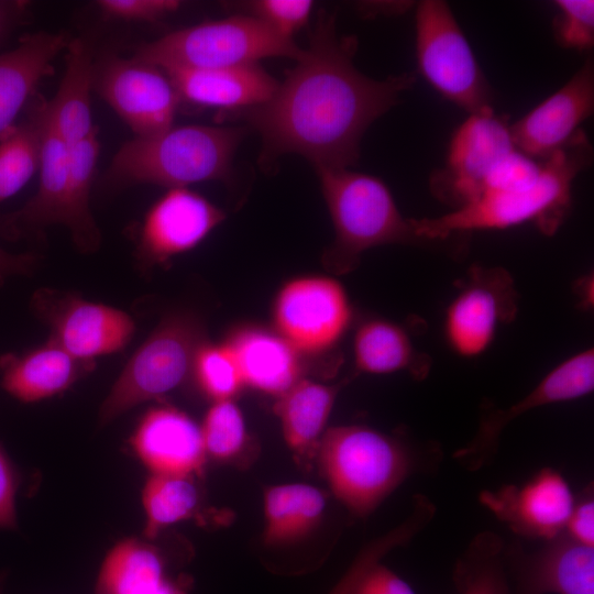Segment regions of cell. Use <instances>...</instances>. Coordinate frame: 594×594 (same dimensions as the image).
<instances>
[{"label": "cell", "instance_id": "cell-26", "mask_svg": "<svg viewBox=\"0 0 594 594\" xmlns=\"http://www.w3.org/2000/svg\"><path fill=\"white\" fill-rule=\"evenodd\" d=\"M95 75L91 45L84 38L70 40L59 87L52 100L41 102L46 121L67 145L84 140L97 129L90 106Z\"/></svg>", "mask_w": 594, "mask_h": 594}, {"label": "cell", "instance_id": "cell-12", "mask_svg": "<svg viewBox=\"0 0 594 594\" xmlns=\"http://www.w3.org/2000/svg\"><path fill=\"white\" fill-rule=\"evenodd\" d=\"M517 310L518 294L509 273L473 266L447 308L446 340L460 356L481 355L493 343L498 328L510 322Z\"/></svg>", "mask_w": 594, "mask_h": 594}, {"label": "cell", "instance_id": "cell-19", "mask_svg": "<svg viewBox=\"0 0 594 594\" xmlns=\"http://www.w3.org/2000/svg\"><path fill=\"white\" fill-rule=\"evenodd\" d=\"M131 446L151 474L199 476L207 461L200 425L172 406L150 409Z\"/></svg>", "mask_w": 594, "mask_h": 594}, {"label": "cell", "instance_id": "cell-31", "mask_svg": "<svg viewBox=\"0 0 594 594\" xmlns=\"http://www.w3.org/2000/svg\"><path fill=\"white\" fill-rule=\"evenodd\" d=\"M506 542L496 532L475 535L458 558L453 583L459 594H510Z\"/></svg>", "mask_w": 594, "mask_h": 594}, {"label": "cell", "instance_id": "cell-6", "mask_svg": "<svg viewBox=\"0 0 594 594\" xmlns=\"http://www.w3.org/2000/svg\"><path fill=\"white\" fill-rule=\"evenodd\" d=\"M304 51L260 20L239 14L168 33L141 45L133 57L161 69H215L256 64L268 57L298 61Z\"/></svg>", "mask_w": 594, "mask_h": 594}, {"label": "cell", "instance_id": "cell-33", "mask_svg": "<svg viewBox=\"0 0 594 594\" xmlns=\"http://www.w3.org/2000/svg\"><path fill=\"white\" fill-rule=\"evenodd\" d=\"M436 513L437 507L428 497L414 496L406 518L364 544L328 594H350L370 568L381 562L393 550L410 543L428 527Z\"/></svg>", "mask_w": 594, "mask_h": 594}, {"label": "cell", "instance_id": "cell-20", "mask_svg": "<svg viewBox=\"0 0 594 594\" xmlns=\"http://www.w3.org/2000/svg\"><path fill=\"white\" fill-rule=\"evenodd\" d=\"M163 70L180 101L230 111L244 110L267 101L279 84L258 63L230 68Z\"/></svg>", "mask_w": 594, "mask_h": 594}, {"label": "cell", "instance_id": "cell-29", "mask_svg": "<svg viewBox=\"0 0 594 594\" xmlns=\"http://www.w3.org/2000/svg\"><path fill=\"white\" fill-rule=\"evenodd\" d=\"M168 579L162 553L152 544L129 538L106 556L96 594H144Z\"/></svg>", "mask_w": 594, "mask_h": 594}, {"label": "cell", "instance_id": "cell-18", "mask_svg": "<svg viewBox=\"0 0 594 594\" xmlns=\"http://www.w3.org/2000/svg\"><path fill=\"white\" fill-rule=\"evenodd\" d=\"M224 219L226 213L200 194L169 188L144 218L140 255L151 265L164 263L197 246Z\"/></svg>", "mask_w": 594, "mask_h": 594}, {"label": "cell", "instance_id": "cell-16", "mask_svg": "<svg viewBox=\"0 0 594 594\" xmlns=\"http://www.w3.org/2000/svg\"><path fill=\"white\" fill-rule=\"evenodd\" d=\"M594 111V63L582 67L557 91L509 124L514 146L539 162L563 148Z\"/></svg>", "mask_w": 594, "mask_h": 594}, {"label": "cell", "instance_id": "cell-32", "mask_svg": "<svg viewBox=\"0 0 594 594\" xmlns=\"http://www.w3.org/2000/svg\"><path fill=\"white\" fill-rule=\"evenodd\" d=\"M191 475L151 474L142 491L144 537L155 539L170 525L190 519L201 505L200 490Z\"/></svg>", "mask_w": 594, "mask_h": 594}, {"label": "cell", "instance_id": "cell-17", "mask_svg": "<svg viewBox=\"0 0 594 594\" xmlns=\"http://www.w3.org/2000/svg\"><path fill=\"white\" fill-rule=\"evenodd\" d=\"M534 551L505 550L510 594H594V547L565 534Z\"/></svg>", "mask_w": 594, "mask_h": 594}, {"label": "cell", "instance_id": "cell-36", "mask_svg": "<svg viewBox=\"0 0 594 594\" xmlns=\"http://www.w3.org/2000/svg\"><path fill=\"white\" fill-rule=\"evenodd\" d=\"M201 391L213 402L234 399L244 386L234 355L226 343H202L193 367Z\"/></svg>", "mask_w": 594, "mask_h": 594}, {"label": "cell", "instance_id": "cell-3", "mask_svg": "<svg viewBox=\"0 0 594 594\" xmlns=\"http://www.w3.org/2000/svg\"><path fill=\"white\" fill-rule=\"evenodd\" d=\"M592 161L593 148L581 130L563 148L542 161L540 176L530 187L485 194L443 216L415 219L417 233L441 245L476 230H502L525 223L553 234L569 215L573 180Z\"/></svg>", "mask_w": 594, "mask_h": 594}, {"label": "cell", "instance_id": "cell-24", "mask_svg": "<svg viewBox=\"0 0 594 594\" xmlns=\"http://www.w3.org/2000/svg\"><path fill=\"white\" fill-rule=\"evenodd\" d=\"M2 386L13 397L33 403L57 395L92 367V362L78 360L50 339L20 356L11 355L1 362Z\"/></svg>", "mask_w": 594, "mask_h": 594}, {"label": "cell", "instance_id": "cell-39", "mask_svg": "<svg viewBox=\"0 0 594 594\" xmlns=\"http://www.w3.org/2000/svg\"><path fill=\"white\" fill-rule=\"evenodd\" d=\"M541 168L542 162L527 156L515 147L493 166L485 179L482 195L530 187L539 178Z\"/></svg>", "mask_w": 594, "mask_h": 594}, {"label": "cell", "instance_id": "cell-47", "mask_svg": "<svg viewBox=\"0 0 594 594\" xmlns=\"http://www.w3.org/2000/svg\"><path fill=\"white\" fill-rule=\"evenodd\" d=\"M575 292L579 304L584 308H590L593 305V278L590 276L582 277L575 285Z\"/></svg>", "mask_w": 594, "mask_h": 594}, {"label": "cell", "instance_id": "cell-34", "mask_svg": "<svg viewBox=\"0 0 594 594\" xmlns=\"http://www.w3.org/2000/svg\"><path fill=\"white\" fill-rule=\"evenodd\" d=\"M200 428L207 459L235 465L252 461V439L234 399L213 402Z\"/></svg>", "mask_w": 594, "mask_h": 594}, {"label": "cell", "instance_id": "cell-22", "mask_svg": "<svg viewBox=\"0 0 594 594\" xmlns=\"http://www.w3.org/2000/svg\"><path fill=\"white\" fill-rule=\"evenodd\" d=\"M343 384L327 385L304 377L276 397L273 411L279 420L284 440L296 463L306 470L316 460L320 440Z\"/></svg>", "mask_w": 594, "mask_h": 594}, {"label": "cell", "instance_id": "cell-11", "mask_svg": "<svg viewBox=\"0 0 594 594\" xmlns=\"http://www.w3.org/2000/svg\"><path fill=\"white\" fill-rule=\"evenodd\" d=\"M594 388V350L580 351L549 371L519 400L505 408H491L480 417L474 436L452 454L469 472L490 465L499 450L502 433L518 417L532 409L582 398Z\"/></svg>", "mask_w": 594, "mask_h": 594}, {"label": "cell", "instance_id": "cell-42", "mask_svg": "<svg viewBox=\"0 0 594 594\" xmlns=\"http://www.w3.org/2000/svg\"><path fill=\"white\" fill-rule=\"evenodd\" d=\"M19 482V474L0 444V529L18 527L15 495Z\"/></svg>", "mask_w": 594, "mask_h": 594}, {"label": "cell", "instance_id": "cell-35", "mask_svg": "<svg viewBox=\"0 0 594 594\" xmlns=\"http://www.w3.org/2000/svg\"><path fill=\"white\" fill-rule=\"evenodd\" d=\"M42 131L37 113L0 140V204L15 195L40 167Z\"/></svg>", "mask_w": 594, "mask_h": 594}, {"label": "cell", "instance_id": "cell-13", "mask_svg": "<svg viewBox=\"0 0 594 594\" xmlns=\"http://www.w3.org/2000/svg\"><path fill=\"white\" fill-rule=\"evenodd\" d=\"M33 306L51 328L50 339L86 362L122 350L135 329L125 311L73 294L41 289Z\"/></svg>", "mask_w": 594, "mask_h": 594}, {"label": "cell", "instance_id": "cell-44", "mask_svg": "<svg viewBox=\"0 0 594 594\" xmlns=\"http://www.w3.org/2000/svg\"><path fill=\"white\" fill-rule=\"evenodd\" d=\"M35 261L32 255H13L0 248V283L10 275L31 270Z\"/></svg>", "mask_w": 594, "mask_h": 594}, {"label": "cell", "instance_id": "cell-23", "mask_svg": "<svg viewBox=\"0 0 594 594\" xmlns=\"http://www.w3.org/2000/svg\"><path fill=\"white\" fill-rule=\"evenodd\" d=\"M69 42L65 33L37 32L0 54V140L15 125L23 106Z\"/></svg>", "mask_w": 594, "mask_h": 594}, {"label": "cell", "instance_id": "cell-5", "mask_svg": "<svg viewBox=\"0 0 594 594\" xmlns=\"http://www.w3.org/2000/svg\"><path fill=\"white\" fill-rule=\"evenodd\" d=\"M244 134L242 128L190 124L135 136L113 156L107 180L117 186L153 184L168 189L227 182Z\"/></svg>", "mask_w": 594, "mask_h": 594}, {"label": "cell", "instance_id": "cell-1", "mask_svg": "<svg viewBox=\"0 0 594 594\" xmlns=\"http://www.w3.org/2000/svg\"><path fill=\"white\" fill-rule=\"evenodd\" d=\"M356 50V37L338 34L336 13L321 10L308 48L272 97L237 111L261 136V167L271 169L284 154L301 155L315 169L350 168L359 161L365 131L416 78H370L353 64Z\"/></svg>", "mask_w": 594, "mask_h": 594}, {"label": "cell", "instance_id": "cell-38", "mask_svg": "<svg viewBox=\"0 0 594 594\" xmlns=\"http://www.w3.org/2000/svg\"><path fill=\"white\" fill-rule=\"evenodd\" d=\"M253 16L282 36L293 38L294 33L309 21L314 2L309 0H255L241 4Z\"/></svg>", "mask_w": 594, "mask_h": 594}, {"label": "cell", "instance_id": "cell-43", "mask_svg": "<svg viewBox=\"0 0 594 594\" xmlns=\"http://www.w3.org/2000/svg\"><path fill=\"white\" fill-rule=\"evenodd\" d=\"M564 534L585 546L594 547V498L592 484L576 498Z\"/></svg>", "mask_w": 594, "mask_h": 594}, {"label": "cell", "instance_id": "cell-27", "mask_svg": "<svg viewBox=\"0 0 594 594\" xmlns=\"http://www.w3.org/2000/svg\"><path fill=\"white\" fill-rule=\"evenodd\" d=\"M353 359L356 371L382 375L407 372L424 380L431 360L418 351L407 331L385 319H369L355 330Z\"/></svg>", "mask_w": 594, "mask_h": 594}, {"label": "cell", "instance_id": "cell-14", "mask_svg": "<svg viewBox=\"0 0 594 594\" xmlns=\"http://www.w3.org/2000/svg\"><path fill=\"white\" fill-rule=\"evenodd\" d=\"M100 96L129 125L135 136H147L173 127L180 102L170 79L160 67L110 56L96 72Z\"/></svg>", "mask_w": 594, "mask_h": 594}, {"label": "cell", "instance_id": "cell-9", "mask_svg": "<svg viewBox=\"0 0 594 594\" xmlns=\"http://www.w3.org/2000/svg\"><path fill=\"white\" fill-rule=\"evenodd\" d=\"M272 317L276 332L304 356L332 349L348 331L353 309L339 280L305 275L279 288Z\"/></svg>", "mask_w": 594, "mask_h": 594}, {"label": "cell", "instance_id": "cell-37", "mask_svg": "<svg viewBox=\"0 0 594 594\" xmlns=\"http://www.w3.org/2000/svg\"><path fill=\"white\" fill-rule=\"evenodd\" d=\"M553 19L556 41L564 48L590 51L594 45V1L557 0Z\"/></svg>", "mask_w": 594, "mask_h": 594}, {"label": "cell", "instance_id": "cell-2", "mask_svg": "<svg viewBox=\"0 0 594 594\" xmlns=\"http://www.w3.org/2000/svg\"><path fill=\"white\" fill-rule=\"evenodd\" d=\"M442 459L431 443L414 447L363 425L328 428L316 461L333 496L354 516L371 515L409 476L435 471Z\"/></svg>", "mask_w": 594, "mask_h": 594}, {"label": "cell", "instance_id": "cell-40", "mask_svg": "<svg viewBox=\"0 0 594 594\" xmlns=\"http://www.w3.org/2000/svg\"><path fill=\"white\" fill-rule=\"evenodd\" d=\"M100 12L109 18L124 21L155 22L179 7L177 0H99Z\"/></svg>", "mask_w": 594, "mask_h": 594}, {"label": "cell", "instance_id": "cell-41", "mask_svg": "<svg viewBox=\"0 0 594 594\" xmlns=\"http://www.w3.org/2000/svg\"><path fill=\"white\" fill-rule=\"evenodd\" d=\"M350 594H416L396 572L382 562L370 568Z\"/></svg>", "mask_w": 594, "mask_h": 594}, {"label": "cell", "instance_id": "cell-48", "mask_svg": "<svg viewBox=\"0 0 594 594\" xmlns=\"http://www.w3.org/2000/svg\"><path fill=\"white\" fill-rule=\"evenodd\" d=\"M2 582H3V578L0 576V594H1V588H2Z\"/></svg>", "mask_w": 594, "mask_h": 594}, {"label": "cell", "instance_id": "cell-7", "mask_svg": "<svg viewBox=\"0 0 594 594\" xmlns=\"http://www.w3.org/2000/svg\"><path fill=\"white\" fill-rule=\"evenodd\" d=\"M198 320L188 314L166 317L131 356L105 398L99 420L108 424L133 407L178 387L204 343Z\"/></svg>", "mask_w": 594, "mask_h": 594}, {"label": "cell", "instance_id": "cell-28", "mask_svg": "<svg viewBox=\"0 0 594 594\" xmlns=\"http://www.w3.org/2000/svg\"><path fill=\"white\" fill-rule=\"evenodd\" d=\"M327 498L317 487L302 484H279L263 492L265 547L280 548L305 539L320 522Z\"/></svg>", "mask_w": 594, "mask_h": 594}, {"label": "cell", "instance_id": "cell-25", "mask_svg": "<svg viewBox=\"0 0 594 594\" xmlns=\"http://www.w3.org/2000/svg\"><path fill=\"white\" fill-rule=\"evenodd\" d=\"M41 131L42 147L40 183L34 196L7 221L11 233L40 230L64 223L68 195V145L46 121L41 103L35 108Z\"/></svg>", "mask_w": 594, "mask_h": 594}, {"label": "cell", "instance_id": "cell-21", "mask_svg": "<svg viewBox=\"0 0 594 594\" xmlns=\"http://www.w3.org/2000/svg\"><path fill=\"white\" fill-rule=\"evenodd\" d=\"M224 343L235 358L244 386L276 398L305 377L302 355L276 331L244 328Z\"/></svg>", "mask_w": 594, "mask_h": 594}, {"label": "cell", "instance_id": "cell-10", "mask_svg": "<svg viewBox=\"0 0 594 594\" xmlns=\"http://www.w3.org/2000/svg\"><path fill=\"white\" fill-rule=\"evenodd\" d=\"M509 124L492 107L469 113L452 134L444 166L430 176L432 195L451 210L476 200L493 166L515 148Z\"/></svg>", "mask_w": 594, "mask_h": 594}, {"label": "cell", "instance_id": "cell-8", "mask_svg": "<svg viewBox=\"0 0 594 594\" xmlns=\"http://www.w3.org/2000/svg\"><path fill=\"white\" fill-rule=\"evenodd\" d=\"M415 30L417 65L425 80L469 113L491 107L492 88L449 4L420 1Z\"/></svg>", "mask_w": 594, "mask_h": 594}, {"label": "cell", "instance_id": "cell-15", "mask_svg": "<svg viewBox=\"0 0 594 594\" xmlns=\"http://www.w3.org/2000/svg\"><path fill=\"white\" fill-rule=\"evenodd\" d=\"M479 501L517 536L549 541L564 534L576 497L560 472L544 468L520 485L484 490Z\"/></svg>", "mask_w": 594, "mask_h": 594}, {"label": "cell", "instance_id": "cell-30", "mask_svg": "<svg viewBox=\"0 0 594 594\" xmlns=\"http://www.w3.org/2000/svg\"><path fill=\"white\" fill-rule=\"evenodd\" d=\"M99 153L98 129L84 140L68 145V195L64 226L81 252L100 244V232L90 211L89 197Z\"/></svg>", "mask_w": 594, "mask_h": 594}, {"label": "cell", "instance_id": "cell-46", "mask_svg": "<svg viewBox=\"0 0 594 594\" xmlns=\"http://www.w3.org/2000/svg\"><path fill=\"white\" fill-rule=\"evenodd\" d=\"M144 594H188V585L183 579L168 578L160 586Z\"/></svg>", "mask_w": 594, "mask_h": 594}, {"label": "cell", "instance_id": "cell-45", "mask_svg": "<svg viewBox=\"0 0 594 594\" xmlns=\"http://www.w3.org/2000/svg\"><path fill=\"white\" fill-rule=\"evenodd\" d=\"M24 7L21 1L0 0V41L23 13Z\"/></svg>", "mask_w": 594, "mask_h": 594}, {"label": "cell", "instance_id": "cell-4", "mask_svg": "<svg viewBox=\"0 0 594 594\" xmlns=\"http://www.w3.org/2000/svg\"><path fill=\"white\" fill-rule=\"evenodd\" d=\"M316 173L334 230L333 242L322 254L329 272H352L362 254L375 246L439 245L419 237L415 219L402 215L380 178L350 168H316Z\"/></svg>", "mask_w": 594, "mask_h": 594}]
</instances>
